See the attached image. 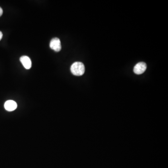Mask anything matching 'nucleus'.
<instances>
[{"mask_svg": "<svg viewBox=\"0 0 168 168\" xmlns=\"http://www.w3.org/2000/svg\"><path fill=\"white\" fill-rule=\"evenodd\" d=\"M71 71L74 75L80 76L83 75L85 72V67L83 63L76 62L71 67Z\"/></svg>", "mask_w": 168, "mask_h": 168, "instance_id": "obj_1", "label": "nucleus"}, {"mask_svg": "<svg viewBox=\"0 0 168 168\" xmlns=\"http://www.w3.org/2000/svg\"><path fill=\"white\" fill-rule=\"evenodd\" d=\"M50 47L52 50L55 52H60L61 50V44L60 39L57 38L52 39L50 44Z\"/></svg>", "mask_w": 168, "mask_h": 168, "instance_id": "obj_2", "label": "nucleus"}, {"mask_svg": "<svg viewBox=\"0 0 168 168\" xmlns=\"http://www.w3.org/2000/svg\"><path fill=\"white\" fill-rule=\"evenodd\" d=\"M147 69V65L144 62H140L137 64L134 68V72L136 74H142Z\"/></svg>", "mask_w": 168, "mask_h": 168, "instance_id": "obj_3", "label": "nucleus"}, {"mask_svg": "<svg viewBox=\"0 0 168 168\" xmlns=\"http://www.w3.org/2000/svg\"><path fill=\"white\" fill-rule=\"evenodd\" d=\"M17 104L14 100H8L4 104V108L7 111L9 112L15 110L17 108Z\"/></svg>", "mask_w": 168, "mask_h": 168, "instance_id": "obj_4", "label": "nucleus"}, {"mask_svg": "<svg viewBox=\"0 0 168 168\" xmlns=\"http://www.w3.org/2000/svg\"><path fill=\"white\" fill-rule=\"evenodd\" d=\"M20 61L23 66L26 69H30L32 67V61L28 56H24L20 58Z\"/></svg>", "mask_w": 168, "mask_h": 168, "instance_id": "obj_5", "label": "nucleus"}, {"mask_svg": "<svg viewBox=\"0 0 168 168\" xmlns=\"http://www.w3.org/2000/svg\"><path fill=\"white\" fill-rule=\"evenodd\" d=\"M3 14V9H1V7H0V16H1Z\"/></svg>", "mask_w": 168, "mask_h": 168, "instance_id": "obj_6", "label": "nucleus"}, {"mask_svg": "<svg viewBox=\"0 0 168 168\" xmlns=\"http://www.w3.org/2000/svg\"><path fill=\"white\" fill-rule=\"evenodd\" d=\"M3 33L1 32H0V41L1 40V39H2V38H3Z\"/></svg>", "mask_w": 168, "mask_h": 168, "instance_id": "obj_7", "label": "nucleus"}]
</instances>
